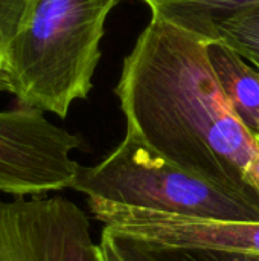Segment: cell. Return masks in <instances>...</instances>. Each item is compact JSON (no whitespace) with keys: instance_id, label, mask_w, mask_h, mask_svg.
<instances>
[{"instance_id":"obj_1","label":"cell","mask_w":259,"mask_h":261,"mask_svg":"<svg viewBox=\"0 0 259 261\" xmlns=\"http://www.w3.org/2000/svg\"><path fill=\"white\" fill-rule=\"evenodd\" d=\"M208 37L153 12L116 86L127 128L154 151L259 206L246 171L258 144L232 110Z\"/></svg>"},{"instance_id":"obj_2","label":"cell","mask_w":259,"mask_h":261,"mask_svg":"<svg viewBox=\"0 0 259 261\" xmlns=\"http://www.w3.org/2000/svg\"><path fill=\"white\" fill-rule=\"evenodd\" d=\"M118 0H29L5 64L18 106L66 118L92 89L108 12Z\"/></svg>"},{"instance_id":"obj_3","label":"cell","mask_w":259,"mask_h":261,"mask_svg":"<svg viewBox=\"0 0 259 261\" xmlns=\"http://www.w3.org/2000/svg\"><path fill=\"white\" fill-rule=\"evenodd\" d=\"M72 190L87 200L140 210L209 217L259 220V206L172 164L133 130L99 164L81 167Z\"/></svg>"},{"instance_id":"obj_4","label":"cell","mask_w":259,"mask_h":261,"mask_svg":"<svg viewBox=\"0 0 259 261\" xmlns=\"http://www.w3.org/2000/svg\"><path fill=\"white\" fill-rule=\"evenodd\" d=\"M79 145L38 109L0 110V193L29 197L72 188L79 170L72 151Z\"/></svg>"},{"instance_id":"obj_5","label":"cell","mask_w":259,"mask_h":261,"mask_svg":"<svg viewBox=\"0 0 259 261\" xmlns=\"http://www.w3.org/2000/svg\"><path fill=\"white\" fill-rule=\"evenodd\" d=\"M0 261H101L87 214L53 196L0 200Z\"/></svg>"},{"instance_id":"obj_6","label":"cell","mask_w":259,"mask_h":261,"mask_svg":"<svg viewBox=\"0 0 259 261\" xmlns=\"http://www.w3.org/2000/svg\"><path fill=\"white\" fill-rule=\"evenodd\" d=\"M104 228L125 237L180 248H214L259 255V220H220L87 200Z\"/></svg>"},{"instance_id":"obj_7","label":"cell","mask_w":259,"mask_h":261,"mask_svg":"<svg viewBox=\"0 0 259 261\" xmlns=\"http://www.w3.org/2000/svg\"><path fill=\"white\" fill-rule=\"evenodd\" d=\"M208 57L232 110L259 144V70L220 40H209Z\"/></svg>"},{"instance_id":"obj_8","label":"cell","mask_w":259,"mask_h":261,"mask_svg":"<svg viewBox=\"0 0 259 261\" xmlns=\"http://www.w3.org/2000/svg\"><path fill=\"white\" fill-rule=\"evenodd\" d=\"M105 232L124 261H259L256 254L214 249V248H180L163 246L125 236Z\"/></svg>"},{"instance_id":"obj_9","label":"cell","mask_w":259,"mask_h":261,"mask_svg":"<svg viewBox=\"0 0 259 261\" xmlns=\"http://www.w3.org/2000/svg\"><path fill=\"white\" fill-rule=\"evenodd\" d=\"M151 12L160 14L182 26L205 35L208 26L220 17L232 14L259 0H142Z\"/></svg>"},{"instance_id":"obj_10","label":"cell","mask_w":259,"mask_h":261,"mask_svg":"<svg viewBox=\"0 0 259 261\" xmlns=\"http://www.w3.org/2000/svg\"><path fill=\"white\" fill-rule=\"evenodd\" d=\"M205 37L226 43L259 70V2L215 18Z\"/></svg>"},{"instance_id":"obj_11","label":"cell","mask_w":259,"mask_h":261,"mask_svg":"<svg viewBox=\"0 0 259 261\" xmlns=\"http://www.w3.org/2000/svg\"><path fill=\"white\" fill-rule=\"evenodd\" d=\"M29 0H0V70L5 72L9 47L20 32Z\"/></svg>"},{"instance_id":"obj_12","label":"cell","mask_w":259,"mask_h":261,"mask_svg":"<svg viewBox=\"0 0 259 261\" xmlns=\"http://www.w3.org/2000/svg\"><path fill=\"white\" fill-rule=\"evenodd\" d=\"M99 255H101V261H124L122 257L119 255V252L116 251V248L113 246L110 237L102 232L101 234V240H99Z\"/></svg>"},{"instance_id":"obj_13","label":"cell","mask_w":259,"mask_h":261,"mask_svg":"<svg viewBox=\"0 0 259 261\" xmlns=\"http://www.w3.org/2000/svg\"><path fill=\"white\" fill-rule=\"evenodd\" d=\"M246 180L247 184L259 194V144H258V153L255 156V159L250 162L247 171H246Z\"/></svg>"},{"instance_id":"obj_14","label":"cell","mask_w":259,"mask_h":261,"mask_svg":"<svg viewBox=\"0 0 259 261\" xmlns=\"http://www.w3.org/2000/svg\"><path fill=\"white\" fill-rule=\"evenodd\" d=\"M0 92H8V80L5 72L0 70Z\"/></svg>"}]
</instances>
